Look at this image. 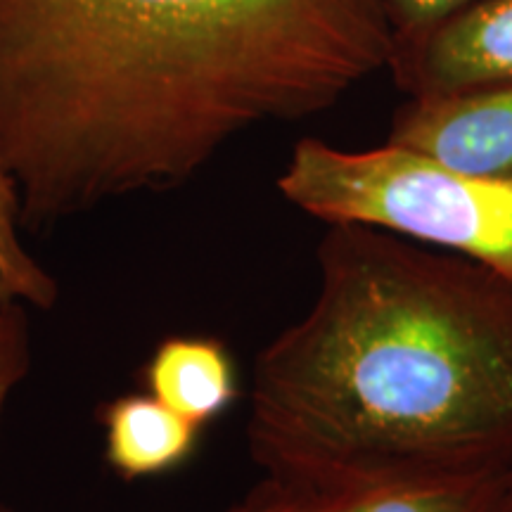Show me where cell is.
Segmentation results:
<instances>
[{
    "label": "cell",
    "instance_id": "cell-1",
    "mask_svg": "<svg viewBox=\"0 0 512 512\" xmlns=\"http://www.w3.org/2000/svg\"><path fill=\"white\" fill-rule=\"evenodd\" d=\"M387 0H0V171L22 228L192 181L389 67Z\"/></svg>",
    "mask_w": 512,
    "mask_h": 512
},
{
    "label": "cell",
    "instance_id": "cell-2",
    "mask_svg": "<svg viewBox=\"0 0 512 512\" xmlns=\"http://www.w3.org/2000/svg\"><path fill=\"white\" fill-rule=\"evenodd\" d=\"M318 290L259 351L247 448L264 479L482 475L512 463V285L463 256L332 223Z\"/></svg>",
    "mask_w": 512,
    "mask_h": 512
},
{
    "label": "cell",
    "instance_id": "cell-3",
    "mask_svg": "<svg viewBox=\"0 0 512 512\" xmlns=\"http://www.w3.org/2000/svg\"><path fill=\"white\" fill-rule=\"evenodd\" d=\"M278 190L304 214L363 223L463 256L512 285V176L467 174L384 143L344 150L302 138Z\"/></svg>",
    "mask_w": 512,
    "mask_h": 512
},
{
    "label": "cell",
    "instance_id": "cell-4",
    "mask_svg": "<svg viewBox=\"0 0 512 512\" xmlns=\"http://www.w3.org/2000/svg\"><path fill=\"white\" fill-rule=\"evenodd\" d=\"M387 69L408 98L512 81V0H472L418 43L396 48Z\"/></svg>",
    "mask_w": 512,
    "mask_h": 512
},
{
    "label": "cell",
    "instance_id": "cell-5",
    "mask_svg": "<svg viewBox=\"0 0 512 512\" xmlns=\"http://www.w3.org/2000/svg\"><path fill=\"white\" fill-rule=\"evenodd\" d=\"M387 143L448 169L512 176V81L408 98L394 112Z\"/></svg>",
    "mask_w": 512,
    "mask_h": 512
},
{
    "label": "cell",
    "instance_id": "cell-6",
    "mask_svg": "<svg viewBox=\"0 0 512 512\" xmlns=\"http://www.w3.org/2000/svg\"><path fill=\"white\" fill-rule=\"evenodd\" d=\"M505 472L347 479L285 491L283 512H505Z\"/></svg>",
    "mask_w": 512,
    "mask_h": 512
},
{
    "label": "cell",
    "instance_id": "cell-7",
    "mask_svg": "<svg viewBox=\"0 0 512 512\" xmlns=\"http://www.w3.org/2000/svg\"><path fill=\"white\" fill-rule=\"evenodd\" d=\"M102 456L121 482L174 475L195 458L202 432L150 392L119 394L95 411Z\"/></svg>",
    "mask_w": 512,
    "mask_h": 512
},
{
    "label": "cell",
    "instance_id": "cell-8",
    "mask_svg": "<svg viewBox=\"0 0 512 512\" xmlns=\"http://www.w3.org/2000/svg\"><path fill=\"white\" fill-rule=\"evenodd\" d=\"M140 380L145 392L200 430L219 420L240 399L233 351L209 335L164 337L140 368Z\"/></svg>",
    "mask_w": 512,
    "mask_h": 512
},
{
    "label": "cell",
    "instance_id": "cell-9",
    "mask_svg": "<svg viewBox=\"0 0 512 512\" xmlns=\"http://www.w3.org/2000/svg\"><path fill=\"white\" fill-rule=\"evenodd\" d=\"M60 299V283L22 242L17 192L0 171V302H22L29 309L53 311Z\"/></svg>",
    "mask_w": 512,
    "mask_h": 512
},
{
    "label": "cell",
    "instance_id": "cell-10",
    "mask_svg": "<svg viewBox=\"0 0 512 512\" xmlns=\"http://www.w3.org/2000/svg\"><path fill=\"white\" fill-rule=\"evenodd\" d=\"M34 366L31 349L29 306L22 302H0V430L10 399L22 387ZM0 512H15L0 503Z\"/></svg>",
    "mask_w": 512,
    "mask_h": 512
},
{
    "label": "cell",
    "instance_id": "cell-11",
    "mask_svg": "<svg viewBox=\"0 0 512 512\" xmlns=\"http://www.w3.org/2000/svg\"><path fill=\"white\" fill-rule=\"evenodd\" d=\"M472 0H387L389 22L394 31V50L418 43L441 19ZM394 55V53H392Z\"/></svg>",
    "mask_w": 512,
    "mask_h": 512
},
{
    "label": "cell",
    "instance_id": "cell-12",
    "mask_svg": "<svg viewBox=\"0 0 512 512\" xmlns=\"http://www.w3.org/2000/svg\"><path fill=\"white\" fill-rule=\"evenodd\" d=\"M285 508V491L271 479H261L259 486L249 491L247 498L235 503L226 512H283Z\"/></svg>",
    "mask_w": 512,
    "mask_h": 512
},
{
    "label": "cell",
    "instance_id": "cell-13",
    "mask_svg": "<svg viewBox=\"0 0 512 512\" xmlns=\"http://www.w3.org/2000/svg\"><path fill=\"white\" fill-rule=\"evenodd\" d=\"M503 503H505V512H512V463L508 465L503 475Z\"/></svg>",
    "mask_w": 512,
    "mask_h": 512
}]
</instances>
